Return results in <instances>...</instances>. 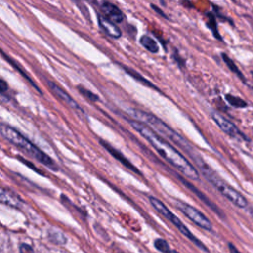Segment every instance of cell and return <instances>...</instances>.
Masks as SVG:
<instances>
[{
  "label": "cell",
  "instance_id": "6da1fadb",
  "mask_svg": "<svg viewBox=\"0 0 253 253\" xmlns=\"http://www.w3.org/2000/svg\"><path fill=\"white\" fill-rule=\"evenodd\" d=\"M127 121L129 125L152 145V147L162 156L163 159H165L173 167L178 169L184 176L197 181L199 180L198 170L188 161V159L183 154H181L174 146H172L164 137L159 135L147 125L137 120L131 119Z\"/></svg>",
  "mask_w": 253,
  "mask_h": 253
},
{
  "label": "cell",
  "instance_id": "7a4b0ae2",
  "mask_svg": "<svg viewBox=\"0 0 253 253\" xmlns=\"http://www.w3.org/2000/svg\"><path fill=\"white\" fill-rule=\"evenodd\" d=\"M175 144L178 145L187 155L192 159L195 165L202 172L205 179L210 182L222 196H224L228 201H230L233 205L238 208H246L248 203L243 195H241L237 190L229 186L225 181H223L204 160V158L200 155L199 151L182 135H180Z\"/></svg>",
  "mask_w": 253,
  "mask_h": 253
},
{
  "label": "cell",
  "instance_id": "3957f363",
  "mask_svg": "<svg viewBox=\"0 0 253 253\" xmlns=\"http://www.w3.org/2000/svg\"><path fill=\"white\" fill-rule=\"evenodd\" d=\"M0 131L2 132V134L9 140L11 141L13 144L17 145L19 148H21L22 150L28 152L29 154L33 155L35 158H37L38 160H40L42 163L45 164L48 167H51L53 169H55L56 167L53 165L52 160L46 156L43 152H42L39 148H37L34 144H32L27 138H25L23 135H21L17 130H15L14 128L8 126H0Z\"/></svg>",
  "mask_w": 253,
  "mask_h": 253
},
{
  "label": "cell",
  "instance_id": "277c9868",
  "mask_svg": "<svg viewBox=\"0 0 253 253\" xmlns=\"http://www.w3.org/2000/svg\"><path fill=\"white\" fill-rule=\"evenodd\" d=\"M149 202L151 204V206L155 209V211L157 212H159L161 215H163L166 219H168L170 222H172L178 229L179 231L184 235L186 236L188 239H190L193 243H195L200 249L208 252V249L207 247L203 244L202 241H200V239H198L192 232L191 230L181 221V219L176 216L159 199L155 198V197H149Z\"/></svg>",
  "mask_w": 253,
  "mask_h": 253
},
{
  "label": "cell",
  "instance_id": "5b68a950",
  "mask_svg": "<svg viewBox=\"0 0 253 253\" xmlns=\"http://www.w3.org/2000/svg\"><path fill=\"white\" fill-rule=\"evenodd\" d=\"M175 205L183 214H185L191 221H193L199 227L209 231L212 229L211 221L198 209L181 201H176Z\"/></svg>",
  "mask_w": 253,
  "mask_h": 253
},
{
  "label": "cell",
  "instance_id": "8992f818",
  "mask_svg": "<svg viewBox=\"0 0 253 253\" xmlns=\"http://www.w3.org/2000/svg\"><path fill=\"white\" fill-rule=\"evenodd\" d=\"M211 119L214 121V123L217 125V126L228 136L231 138L237 139V140H245L248 141V138L239 130V128L231 123L228 119L223 117L221 114H219L216 111L211 112Z\"/></svg>",
  "mask_w": 253,
  "mask_h": 253
},
{
  "label": "cell",
  "instance_id": "52a82bcc",
  "mask_svg": "<svg viewBox=\"0 0 253 253\" xmlns=\"http://www.w3.org/2000/svg\"><path fill=\"white\" fill-rule=\"evenodd\" d=\"M101 10L106 18H108L110 21L116 24L122 23L125 19V15L123 11L117 5L111 2H108V1L103 2L101 5Z\"/></svg>",
  "mask_w": 253,
  "mask_h": 253
},
{
  "label": "cell",
  "instance_id": "ba28073f",
  "mask_svg": "<svg viewBox=\"0 0 253 253\" xmlns=\"http://www.w3.org/2000/svg\"><path fill=\"white\" fill-rule=\"evenodd\" d=\"M98 24L100 28L111 38L113 39H120L122 37V31L118 27V25L108 18L102 15H98Z\"/></svg>",
  "mask_w": 253,
  "mask_h": 253
},
{
  "label": "cell",
  "instance_id": "9c48e42d",
  "mask_svg": "<svg viewBox=\"0 0 253 253\" xmlns=\"http://www.w3.org/2000/svg\"><path fill=\"white\" fill-rule=\"evenodd\" d=\"M127 75H129L131 78H133L135 81H137V82H139L140 84H142V85H144V86H146V87H148V88H151V89H153V90H155V91H157V92H161L160 91V89L155 85V84H153L151 81H149L147 78H145L143 75H141L138 71H136V70H134L133 68H131V67H129V66H127V65H125V64H123V63H117Z\"/></svg>",
  "mask_w": 253,
  "mask_h": 253
},
{
  "label": "cell",
  "instance_id": "30bf717a",
  "mask_svg": "<svg viewBox=\"0 0 253 253\" xmlns=\"http://www.w3.org/2000/svg\"><path fill=\"white\" fill-rule=\"evenodd\" d=\"M102 144H103V146L117 159V160H119L124 166H126L127 169H129L130 171H132V172H134V173H136V174H139V175H141V172L123 154V153H121L119 150H117L116 148H114V147H112L108 142H106V141H103V140H101L100 141Z\"/></svg>",
  "mask_w": 253,
  "mask_h": 253
},
{
  "label": "cell",
  "instance_id": "8fae6325",
  "mask_svg": "<svg viewBox=\"0 0 253 253\" xmlns=\"http://www.w3.org/2000/svg\"><path fill=\"white\" fill-rule=\"evenodd\" d=\"M47 84H48L50 90H51L60 100H62L65 104H67L68 106H70V107H72V108H74V109H79V110H80V108H79V106L76 104V102H75L65 91H63L59 86H57L55 83H53V82H51V81H47Z\"/></svg>",
  "mask_w": 253,
  "mask_h": 253
},
{
  "label": "cell",
  "instance_id": "7c38bea8",
  "mask_svg": "<svg viewBox=\"0 0 253 253\" xmlns=\"http://www.w3.org/2000/svg\"><path fill=\"white\" fill-rule=\"evenodd\" d=\"M220 56H221V59L223 60L224 64L228 67V69H229L232 73H234V74L239 78V80H241L244 84H247V80H246L244 74L240 71V69L237 67V65L235 64V62L227 55V53L221 52V53H220Z\"/></svg>",
  "mask_w": 253,
  "mask_h": 253
},
{
  "label": "cell",
  "instance_id": "4fadbf2b",
  "mask_svg": "<svg viewBox=\"0 0 253 253\" xmlns=\"http://www.w3.org/2000/svg\"><path fill=\"white\" fill-rule=\"evenodd\" d=\"M206 17L208 19L207 21V27L211 31V34L212 36L219 42H223V39L221 37V35L219 34L218 32V29H217V20L214 16V14L211 11V12H207L206 13Z\"/></svg>",
  "mask_w": 253,
  "mask_h": 253
},
{
  "label": "cell",
  "instance_id": "5bb4252c",
  "mask_svg": "<svg viewBox=\"0 0 253 253\" xmlns=\"http://www.w3.org/2000/svg\"><path fill=\"white\" fill-rule=\"evenodd\" d=\"M139 43L149 52L157 53L159 51V45L155 39L151 38L148 35H143L139 38Z\"/></svg>",
  "mask_w": 253,
  "mask_h": 253
},
{
  "label": "cell",
  "instance_id": "9a60e30c",
  "mask_svg": "<svg viewBox=\"0 0 253 253\" xmlns=\"http://www.w3.org/2000/svg\"><path fill=\"white\" fill-rule=\"evenodd\" d=\"M0 201L12 207L19 208L21 206V201L17 196H14L12 193L3 189H0Z\"/></svg>",
  "mask_w": 253,
  "mask_h": 253
},
{
  "label": "cell",
  "instance_id": "2e32d148",
  "mask_svg": "<svg viewBox=\"0 0 253 253\" xmlns=\"http://www.w3.org/2000/svg\"><path fill=\"white\" fill-rule=\"evenodd\" d=\"M225 100L229 105H231L234 108H245L248 106L247 102L241 99L240 97L231 95V94H226L225 95Z\"/></svg>",
  "mask_w": 253,
  "mask_h": 253
},
{
  "label": "cell",
  "instance_id": "e0dca14e",
  "mask_svg": "<svg viewBox=\"0 0 253 253\" xmlns=\"http://www.w3.org/2000/svg\"><path fill=\"white\" fill-rule=\"evenodd\" d=\"M211 7H212V11H211V12L214 14L216 20H219V21H221V22H228L230 26L234 27V22H233V20H232L231 18L227 17L226 15H224V14L222 13L220 7H218V6H216V5L212 4V3H211Z\"/></svg>",
  "mask_w": 253,
  "mask_h": 253
},
{
  "label": "cell",
  "instance_id": "ac0fdd59",
  "mask_svg": "<svg viewBox=\"0 0 253 253\" xmlns=\"http://www.w3.org/2000/svg\"><path fill=\"white\" fill-rule=\"evenodd\" d=\"M172 59L175 61V63L180 69H184L186 67V59L180 55L177 48H174L172 52Z\"/></svg>",
  "mask_w": 253,
  "mask_h": 253
},
{
  "label": "cell",
  "instance_id": "d6986e66",
  "mask_svg": "<svg viewBox=\"0 0 253 253\" xmlns=\"http://www.w3.org/2000/svg\"><path fill=\"white\" fill-rule=\"evenodd\" d=\"M154 246H155V248L158 250V251H160V252H162V253H166L171 247L169 246V244H168V242L165 240V239H163V238H157V239H155L154 240Z\"/></svg>",
  "mask_w": 253,
  "mask_h": 253
},
{
  "label": "cell",
  "instance_id": "ffe728a7",
  "mask_svg": "<svg viewBox=\"0 0 253 253\" xmlns=\"http://www.w3.org/2000/svg\"><path fill=\"white\" fill-rule=\"evenodd\" d=\"M78 90L80 91V93H81L83 96H85L87 99H89V100H91V101H93V102L99 100V97H98L96 94L92 93L91 91H89V90H87V89H85V88H83V87H78Z\"/></svg>",
  "mask_w": 253,
  "mask_h": 253
},
{
  "label": "cell",
  "instance_id": "44dd1931",
  "mask_svg": "<svg viewBox=\"0 0 253 253\" xmlns=\"http://www.w3.org/2000/svg\"><path fill=\"white\" fill-rule=\"evenodd\" d=\"M150 7H151L152 10H153L154 12H156L160 17H162V18L165 19V20H169V17L165 14V12H164L161 8H159V7L156 6L155 4H150Z\"/></svg>",
  "mask_w": 253,
  "mask_h": 253
},
{
  "label": "cell",
  "instance_id": "7402d4cb",
  "mask_svg": "<svg viewBox=\"0 0 253 253\" xmlns=\"http://www.w3.org/2000/svg\"><path fill=\"white\" fill-rule=\"evenodd\" d=\"M20 251H21V253H33L32 247L30 245H28V244H25V243L21 245Z\"/></svg>",
  "mask_w": 253,
  "mask_h": 253
},
{
  "label": "cell",
  "instance_id": "603a6c76",
  "mask_svg": "<svg viewBox=\"0 0 253 253\" xmlns=\"http://www.w3.org/2000/svg\"><path fill=\"white\" fill-rule=\"evenodd\" d=\"M7 89H8V85H7V83H6L3 79H1V78H0V93H4V92H6V91H7Z\"/></svg>",
  "mask_w": 253,
  "mask_h": 253
},
{
  "label": "cell",
  "instance_id": "cb8c5ba5",
  "mask_svg": "<svg viewBox=\"0 0 253 253\" xmlns=\"http://www.w3.org/2000/svg\"><path fill=\"white\" fill-rule=\"evenodd\" d=\"M228 248H229V253H241V252L236 248V246H235L233 243H231V242L228 243Z\"/></svg>",
  "mask_w": 253,
  "mask_h": 253
},
{
  "label": "cell",
  "instance_id": "d4e9b609",
  "mask_svg": "<svg viewBox=\"0 0 253 253\" xmlns=\"http://www.w3.org/2000/svg\"><path fill=\"white\" fill-rule=\"evenodd\" d=\"M180 3H181L183 6H185L186 8H189V9L193 8V6H194L193 3H192L190 0H181Z\"/></svg>",
  "mask_w": 253,
  "mask_h": 253
},
{
  "label": "cell",
  "instance_id": "484cf974",
  "mask_svg": "<svg viewBox=\"0 0 253 253\" xmlns=\"http://www.w3.org/2000/svg\"><path fill=\"white\" fill-rule=\"evenodd\" d=\"M166 253H179V252L176 251V250H174V249H172V248H170Z\"/></svg>",
  "mask_w": 253,
  "mask_h": 253
},
{
  "label": "cell",
  "instance_id": "4316f807",
  "mask_svg": "<svg viewBox=\"0 0 253 253\" xmlns=\"http://www.w3.org/2000/svg\"><path fill=\"white\" fill-rule=\"evenodd\" d=\"M251 74H252V76H253V70H252V71H251Z\"/></svg>",
  "mask_w": 253,
  "mask_h": 253
},
{
  "label": "cell",
  "instance_id": "83f0119b",
  "mask_svg": "<svg viewBox=\"0 0 253 253\" xmlns=\"http://www.w3.org/2000/svg\"><path fill=\"white\" fill-rule=\"evenodd\" d=\"M121 253H122V252H121Z\"/></svg>",
  "mask_w": 253,
  "mask_h": 253
}]
</instances>
